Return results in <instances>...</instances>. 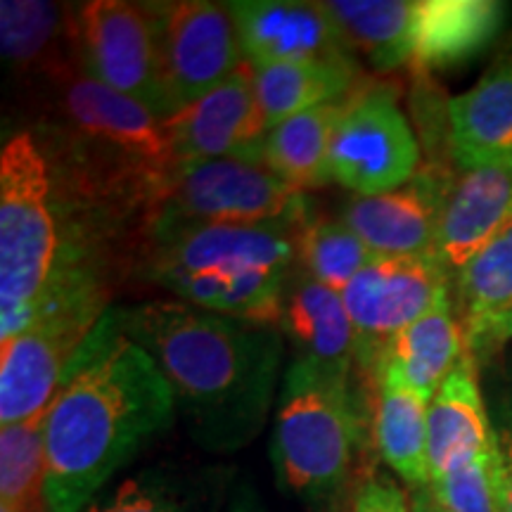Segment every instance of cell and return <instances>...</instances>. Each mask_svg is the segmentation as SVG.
Segmentation results:
<instances>
[{
	"label": "cell",
	"mask_w": 512,
	"mask_h": 512,
	"mask_svg": "<svg viewBox=\"0 0 512 512\" xmlns=\"http://www.w3.org/2000/svg\"><path fill=\"white\" fill-rule=\"evenodd\" d=\"M176 399L155 358L107 309L46 413L50 512H83L176 420Z\"/></svg>",
	"instance_id": "cell-1"
},
{
	"label": "cell",
	"mask_w": 512,
	"mask_h": 512,
	"mask_svg": "<svg viewBox=\"0 0 512 512\" xmlns=\"http://www.w3.org/2000/svg\"><path fill=\"white\" fill-rule=\"evenodd\" d=\"M121 328L155 358L190 437L211 453L245 448L278 401V325L152 299L119 309Z\"/></svg>",
	"instance_id": "cell-2"
},
{
	"label": "cell",
	"mask_w": 512,
	"mask_h": 512,
	"mask_svg": "<svg viewBox=\"0 0 512 512\" xmlns=\"http://www.w3.org/2000/svg\"><path fill=\"white\" fill-rule=\"evenodd\" d=\"M306 219L150 228L143 273L183 304L278 325Z\"/></svg>",
	"instance_id": "cell-3"
},
{
	"label": "cell",
	"mask_w": 512,
	"mask_h": 512,
	"mask_svg": "<svg viewBox=\"0 0 512 512\" xmlns=\"http://www.w3.org/2000/svg\"><path fill=\"white\" fill-rule=\"evenodd\" d=\"M62 278L48 155L15 133L0 155V342L34 323Z\"/></svg>",
	"instance_id": "cell-4"
},
{
	"label": "cell",
	"mask_w": 512,
	"mask_h": 512,
	"mask_svg": "<svg viewBox=\"0 0 512 512\" xmlns=\"http://www.w3.org/2000/svg\"><path fill=\"white\" fill-rule=\"evenodd\" d=\"M361 437L354 377L294 358L275 401L271 458L285 494L316 503L347 482Z\"/></svg>",
	"instance_id": "cell-5"
},
{
	"label": "cell",
	"mask_w": 512,
	"mask_h": 512,
	"mask_svg": "<svg viewBox=\"0 0 512 512\" xmlns=\"http://www.w3.org/2000/svg\"><path fill=\"white\" fill-rule=\"evenodd\" d=\"M48 79L57 91V119L76 157L112 181V190L155 202L176 174L164 121L83 74L74 60L60 64Z\"/></svg>",
	"instance_id": "cell-6"
},
{
	"label": "cell",
	"mask_w": 512,
	"mask_h": 512,
	"mask_svg": "<svg viewBox=\"0 0 512 512\" xmlns=\"http://www.w3.org/2000/svg\"><path fill=\"white\" fill-rule=\"evenodd\" d=\"M105 311V294L91 278L64 273L34 323L3 342L0 427L48 413L69 366Z\"/></svg>",
	"instance_id": "cell-7"
},
{
	"label": "cell",
	"mask_w": 512,
	"mask_h": 512,
	"mask_svg": "<svg viewBox=\"0 0 512 512\" xmlns=\"http://www.w3.org/2000/svg\"><path fill=\"white\" fill-rule=\"evenodd\" d=\"M306 214L304 192L266 164L209 159L181 166L152 202L150 228L190 223H268Z\"/></svg>",
	"instance_id": "cell-8"
},
{
	"label": "cell",
	"mask_w": 512,
	"mask_h": 512,
	"mask_svg": "<svg viewBox=\"0 0 512 512\" xmlns=\"http://www.w3.org/2000/svg\"><path fill=\"white\" fill-rule=\"evenodd\" d=\"M155 31L162 119H171L214 91L245 64L228 3H147Z\"/></svg>",
	"instance_id": "cell-9"
},
{
	"label": "cell",
	"mask_w": 512,
	"mask_h": 512,
	"mask_svg": "<svg viewBox=\"0 0 512 512\" xmlns=\"http://www.w3.org/2000/svg\"><path fill=\"white\" fill-rule=\"evenodd\" d=\"M332 181L375 197L420 174V143L389 88H358L339 119L330 150Z\"/></svg>",
	"instance_id": "cell-10"
},
{
	"label": "cell",
	"mask_w": 512,
	"mask_h": 512,
	"mask_svg": "<svg viewBox=\"0 0 512 512\" xmlns=\"http://www.w3.org/2000/svg\"><path fill=\"white\" fill-rule=\"evenodd\" d=\"M69 41L83 74L140 102L162 119L155 31L147 3H81L69 19Z\"/></svg>",
	"instance_id": "cell-11"
},
{
	"label": "cell",
	"mask_w": 512,
	"mask_h": 512,
	"mask_svg": "<svg viewBox=\"0 0 512 512\" xmlns=\"http://www.w3.org/2000/svg\"><path fill=\"white\" fill-rule=\"evenodd\" d=\"M451 290L437 259L375 256L342 290L356 330V368L375 375L389 344Z\"/></svg>",
	"instance_id": "cell-12"
},
{
	"label": "cell",
	"mask_w": 512,
	"mask_h": 512,
	"mask_svg": "<svg viewBox=\"0 0 512 512\" xmlns=\"http://www.w3.org/2000/svg\"><path fill=\"white\" fill-rule=\"evenodd\" d=\"M176 171L209 159L261 162L266 121L254 93L252 67L245 62L214 91L164 121Z\"/></svg>",
	"instance_id": "cell-13"
},
{
	"label": "cell",
	"mask_w": 512,
	"mask_h": 512,
	"mask_svg": "<svg viewBox=\"0 0 512 512\" xmlns=\"http://www.w3.org/2000/svg\"><path fill=\"white\" fill-rule=\"evenodd\" d=\"M242 57L249 67L356 60L323 3L302 0H233Z\"/></svg>",
	"instance_id": "cell-14"
},
{
	"label": "cell",
	"mask_w": 512,
	"mask_h": 512,
	"mask_svg": "<svg viewBox=\"0 0 512 512\" xmlns=\"http://www.w3.org/2000/svg\"><path fill=\"white\" fill-rule=\"evenodd\" d=\"M451 176L434 166L420 169L411 183L375 197L344 202L339 219L366 242L375 256L437 259L441 207Z\"/></svg>",
	"instance_id": "cell-15"
},
{
	"label": "cell",
	"mask_w": 512,
	"mask_h": 512,
	"mask_svg": "<svg viewBox=\"0 0 512 512\" xmlns=\"http://www.w3.org/2000/svg\"><path fill=\"white\" fill-rule=\"evenodd\" d=\"M512 219V164L460 171L448 183L437 233V261L448 278Z\"/></svg>",
	"instance_id": "cell-16"
},
{
	"label": "cell",
	"mask_w": 512,
	"mask_h": 512,
	"mask_svg": "<svg viewBox=\"0 0 512 512\" xmlns=\"http://www.w3.org/2000/svg\"><path fill=\"white\" fill-rule=\"evenodd\" d=\"M278 328L297 351L294 358L354 377L356 330L342 292L313 280L299 266L285 285Z\"/></svg>",
	"instance_id": "cell-17"
},
{
	"label": "cell",
	"mask_w": 512,
	"mask_h": 512,
	"mask_svg": "<svg viewBox=\"0 0 512 512\" xmlns=\"http://www.w3.org/2000/svg\"><path fill=\"white\" fill-rule=\"evenodd\" d=\"M448 150L458 171L512 164V55L448 100Z\"/></svg>",
	"instance_id": "cell-18"
},
{
	"label": "cell",
	"mask_w": 512,
	"mask_h": 512,
	"mask_svg": "<svg viewBox=\"0 0 512 512\" xmlns=\"http://www.w3.org/2000/svg\"><path fill=\"white\" fill-rule=\"evenodd\" d=\"M477 373V356L465 351L427 408V460L432 482L496 441Z\"/></svg>",
	"instance_id": "cell-19"
},
{
	"label": "cell",
	"mask_w": 512,
	"mask_h": 512,
	"mask_svg": "<svg viewBox=\"0 0 512 512\" xmlns=\"http://www.w3.org/2000/svg\"><path fill=\"white\" fill-rule=\"evenodd\" d=\"M453 306L467 351L498 347V332L512 313V219L453 278Z\"/></svg>",
	"instance_id": "cell-20"
},
{
	"label": "cell",
	"mask_w": 512,
	"mask_h": 512,
	"mask_svg": "<svg viewBox=\"0 0 512 512\" xmlns=\"http://www.w3.org/2000/svg\"><path fill=\"white\" fill-rule=\"evenodd\" d=\"M375 439L377 451L401 482L413 489L432 484L427 460V408L430 403L413 392L411 384L392 366L375 370Z\"/></svg>",
	"instance_id": "cell-21"
},
{
	"label": "cell",
	"mask_w": 512,
	"mask_h": 512,
	"mask_svg": "<svg viewBox=\"0 0 512 512\" xmlns=\"http://www.w3.org/2000/svg\"><path fill=\"white\" fill-rule=\"evenodd\" d=\"M465 351V335L448 290L425 316L389 344L380 363L392 366L420 399L430 403Z\"/></svg>",
	"instance_id": "cell-22"
},
{
	"label": "cell",
	"mask_w": 512,
	"mask_h": 512,
	"mask_svg": "<svg viewBox=\"0 0 512 512\" xmlns=\"http://www.w3.org/2000/svg\"><path fill=\"white\" fill-rule=\"evenodd\" d=\"M351 95L330 105L313 107L271 128L261 147V164L299 192L330 185L332 138Z\"/></svg>",
	"instance_id": "cell-23"
},
{
	"label": "cell",
	"mask_w": 512,
	"mask_h": 512,
	"mask_svg": "<svg viewBox=\"0 0 512 512\" xmlns=\"http://www.w3.org/2000/svg\"><path fill=\"white\" fill-rule=\"evenodd\" d=\"M254 93L271 131L290 117L330 105L358 91L363 74L358 60L297 62L254 69Z\"/></svg>",
	"instance_id": "cell-24"
},
{
	"label": "cell",
	"mask_w": 512,
	"mask_h": 512,
	"mask_svg": "<svg viewBox=\"0 0 512 512\" xmlns=\"http://www.w3.org/2000/svg\"><path fill=\"white\" fill-rule=\"evenodd\" d=\"M323 5L351 53L361 55L375 72H392L413 62L418 3L413 0H328Z\"/></svg>",
	"instance_id": "cell-25"
},
{
	"label": "cell",
	"mask_w": 512,
	"mask_h": 512,
	"mask_svg": "<svg viewBox=\"0 0 512 512\" xmlns=\"http://www.w3.org/2000/svg\"><path fill=\"white\" fill-rule=\"evenodd\" d=\"M501 17L503 5L498 3H418L413 62L420 67H444L463 60L496 34Z\"/></svg>",
	"instance_id": "cell-26"
},
{
	"label": "cell",
	"mask_w": 512,
	"mask_h": 512,
	"mask_svg": "<svg viewBox=\"0 0 512 512\" xmlns=\"http://www.w3.org/2000/svg\"><path fill=\"white\" fill-rule=\"evenodd\" d=\"M72 12L43 0L0 3V48L10 67L19 72H55L67 60L60 55L62 36H69Z\"/></svg>",
	"instance_id": "cell-27"
},
{
	"label": "cell",
	"mask_w": 512,
	"mask_h": 512,
	"mask_svg": "<svg viewBox=\"0 0 512 512\" xmlns=\"http://www.w3.org/2000/svg\"><path fill=\"white\" fill-rule=\"evenodd\" d=\"M46 415L0 427V503L22 512L46 508Z\"/></svg>",
	"instance_id": "cell-28"
},
{
	"label": "cell",
	"mask_w": 512,
	"mask_h": 512,
	"mask_svg": "<svg viewBox=\"0 0 512 512\" xmlns=\"http://www.w3.org/2000/svg\"><path fill=\"white\" fill-rule=\"evenodd\" d=\"M375 254L342 219H306L297 238V266L342 292Z\"/></svg>",
	"instance_id": "cell-29"
},
{
	"label": "cell",
	"mask_w": 512,
	"mask_h": 512,
	"mask_svg": "<svg viewBox=\"0 0 512 512\" xmlns=\"http://www.w3.org/2000/svg\"><path fill=\"white\" fill-rule=\"evenodd\" d=\"M430 489L446 512H503L496 441L467 463L434 479Z\"/></svg>",
	"instance_id": "cell-30"
},
{
	"label": "cell",
	"mask_w": 512,
	"mask_h": 512,
	"mask_svg": "<svg viewBox=\"0 0 512 512\" xmlns=\"http://www.w3.org/2000/svg\"><path fill=\"white\" fill-rule=\"evenodd\" d=\"M83 512H195V505L176 482L150 470L102 491Z\"/></svg>",
	"instance_id": "cell-31"
},
{
	"label": "cell",
	"mask_w": 512,
	"mask_h": 512,
	"mask_svg": "<svg viewBox=\"0 0 512 512\" xmlns=\"http://www.w3.org/2000/svg\"><path fill=\"white\" fill-rule=\"evenodd\" d=\"M354 512H413L411 498L392 477L375 472L363 479L354 498Z\"/></svg>",
	"instance_id": "cell-32"
},
{
	"label": "cell",
	"mask_w": 512,
	"mask_h": 512,
	"mask_svg": "<svg viewBox=\"0 0 512 512\" xmlns=\"http://www.w3.org/2000/svg\"><path fill=\"white\" fill-rule=\"evenodd\" d=\"M498 463H501V501L503 512H512V399L503 406L501 418L494 425Z\"/></svg>",
	"instance_id": "cell-33"
},
{
	"label": "cell",
	"mask_w": 512,
	"mask_h": 512,
	"mask_svg": "<svg viewBox=\"0 0 512 512\" xmlns=\"http://www.w3.org/2000/svg\"><path fill=\"white\" fill-rule=\"evenodd\" d=\"M411 510L413 512H446L439 505L437 498H434L430 486H425V489H413L411 491Z\"/></svg>",
	"instance_id": "cell-34"
},
{
	"label": "cell",
	"mask_w": 512,
	"mask_h": 512,
	"mask_svg": "<svg viewBox=\"0 0 512 512\" xmlns=\"http://www.w3.org/2000/svg\"><path fill=\"white\" fill-rule=\"evenodd\" d=\"M505 339H512V313L505 318V323L501 325V332H498V344H503Z\"/></svg>",
	"instance_id": "cell-35"
},
{
	"label": "cell",
	"mask_w": 512,
	"mask_h": 512,
	"mask_svg": "<svg viewBox=\"0 0 512 512\" xmlns=\"http://www.w3.org/2000/svg\"><path fill=\"white\" fill-rule=\"evenodd\" d=\"M233 512H264V510L254 503H240V505H235Z\"/></svg>",
	"instance_id": "cell-36"
},
{
	"label": "cell",
	"mask_w": 512,
	"mask_h": 512,
	"mask_svg": "<svg viewBox=\"0 0 512 512\" xmlns=\"http://www.w3.org/2000/svg\"><path fill=\"white\" fill-rule=\"evenodd\" d=\"M41 512H50V510H48V505H46V508H43V510H41Z\"/></svg>",
	"instance_id": "cell-37"
}]
</instances>
